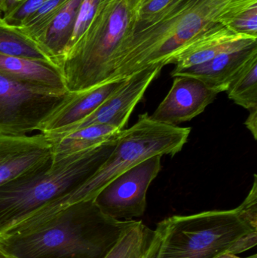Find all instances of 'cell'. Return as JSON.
<instances>
[{
    "label": "cell",
    "mask_w": 257,
    "mask_h": 258,
    "mask_svg": "<svg viewBox=\"0 0 257 258\" xmlns=\"http://www.w3.org/2000/svg\"><path fill=\"white\" fill-rule=\"evenodd\" d=\"M257 0H181L152 22L134 27L114 60L111 82L154 65L164 68L192 42L219 25L229 26Z\"/></svg>",
    "instance_id": "6da1fadb"
},
{
    "label": "cell",
    "mask_w": 257,
    "mask_h": 258,
    "mask_svg": "<svg viewBox=\"0 0 257 258\" xmlns=\"http://www.w3.org/2000/svg\"><path fill=\"white\" fill-rule=\"evenodd\" d=\"M162 67L146 68L125 79L122 85L110 95L102 104L81 122L54 133L64 134L92 125H110L123 130L139 101L146 89L158 77Z\"/></svg>",
    "instance_id": "9c48e42d"
},
{
    "label": "cell",
    "mask_w": 257,
    "mask_h": 258,
    "mask_svg": "<svg viewBox=\"0 0 257 258\" xmlns=\"http://www.w3.org/2000/svg\"><path fill=\"white\" fill-rule=\"evenodd\" d=\"M244 125L251 132L254 139L257 140V107L249 110L248 117L246 119Z\"/></svg>",
    "instance_id": "484cf974"
},
{
    "label": "cell",
    "mask_w": 257,
    "mask_h": 258,
    "mask_svg": "<svg viewBox=\"0 0 257 258\" xmlns=\"http://www.w3.org/2000/svg\"><path fill=\"white\" fill-rule=\"evenodd\" d=\"M120 129L110 125H92L64 134H44L51 146L53 160L98 147L115 138ZM43 134V133H42Z\"/></svg>",
    "instance_id": "e0dca14e"
},
{
    "label": "cell",
    "mask_w": 257,
    "mask_h": 258,
    "mask_svg": "<svg viewBox=\"0 0 257 258\" xmlns=\"http://www.w3.org/2000/svg\"><path fill=\"white\" fill-rule=\"evenodd\" d=\"M46 0H25L3 15L1 21L10 27L18 28L25 20L37 10Z\"/></svg>",
    "instance_id": "cb8c5ba5"
},
{
    "label": "cell",
    "mask_w": 257,
    "mask_h": 258,
    "mask_svg": "<svg viewBox=\"0 0 257 258\" xmlns=\"http://www.w3.org/2000/svg\"><path fill=\"white\" fill-rule=\"evenodd\" d=\"M3 12H2L1 9H0V20L2 19V18H3Z\"/></svg>",
    "instance_id": "f546056e"
},
{
    "label": "cell",
    "mask_w": 257,
    "mask_h": 258,
    "mask_svg": "<svg viewBox=\"0 0 257 258\" xmlns=\"http://www.w3.org/2000/svg\"><path fill=\"white\" fill-rule=\"evenodd\" d=\"M137 3L101 0L90 25L60 64L68 92H81L111 82L116 53L134 30Z\"/></svg>",
    "instance_id": "5b68a950"
},
{
    "label": "cell",
    "mask_w": 257,
    "mask_h": 258,
    "mask_svg": "<svg viewBox=\"0 0 257 258\" xmlns=\"http://www.w3.org/2000/svg\"><path fill=\"white\" fill-rule=\"evenodd\" d=\"M0 54L51 62L33 39L0 20Z\"/></svg>",
    "instance_id": "ac0fdd59"
},
{
    "label": "cell",
    "mask_w": 257,
    "mask_h": 258,
    "mask_svg": "<svg viewBox=\"0 0 257 258\" xmlns=\"http://www.w3.org/2000/svg\"><path fill=\"white\" fill-rule=\"evenodd\" d=\"M161 157L160 155L152 156L113 179L94 199L98 208L119 221L143 216L146 194L161 170Z\"/></svg>",
    "instance_id": "ba28073f"
},
{
    "label": "cell",
    "mask_w": 257,
    "mask_h": 258,
    "mask_svg": "<svg viewBox=\"0 0 257 258\" xmlns=\"http://www.w3.org/2000/svg\"><path fill=\"white\" fill-rule=\"evenodd\" d=\"M101 0H82L75 19L67 51L82 36L93 20ZM67 53V52H66Z\"/></svg>",
    "instance_id": "603a6c76"
},
{
    "label": "cell",
    "mask_w": 257,
    "mask_h": 258,
    "mask_svg": "<svg viewBox=\"0 0 257 258\" xmlns=\"http://www.w3.org/2000/svg\"><path fill=\"white\" fill-rule=\"evenodd\" d=\"M174 78L168 93L149 116L155 122L177 125L192 120L203 113L218 95L194 77L178 76Z\"/></svg>",
    "instance_id": "30bf717a"
},
{
    "label": "cell",
    "mask_w": 257,
    "mask_h": 258,
    "mask_svg": "<svg viewBox=\"0 0 257 258\" xmlns=\"http://www.w3.org/2000/svg\"><path fill=\"white\" fill-rule=\"evenodd\" d=\"M256 244L257 226L237 207L165 218L151 230L138 258H214Z\"/></svg>",
    "instance_id": "3957f363"
},
{
    "label": "cell",
    "mask_w": 257,
    "mask_h": 258,
    "mask_svg": "<svg viewBox=\"0 0 257 258\" xmlns=\"http://www.w3.org/2000/svg\"><path fill=\"white\" fill-rule=\"evenodd\" d=\"M181 1V0H140L135 6L134 27L152 22L175 7Z\"/></svg>",
    "instance_id": "7402d4cb"
},
{
    "label": "cell",
    "mask_w": 257,
    "mask_h": 258,
    "mask_svg": "<svg viewBox=\"0 0 257 258\" xmlns=\"http://www.w3.org/2000/svg\"><path fill=\"white\" fill-rule=\"evenodd\" d=\"M46 135H0V186L52 159Z\"/></svg>",
    "instance_id": "8fae6325"
},
{
    "label": "cell",
    "mask_w": 257,
    "mask_h": 258,
    "mask_svg": "<svg viewBox=\"0 0 257 258\" xmlns=\"http://www.w3.org/2000/svg\"><path fill=\"white\" fill-rule=\"evenodd\" d=\"M229 27L236 33L257 37V4L240 14L231 23Z\"/></svg>",
    "instance_id": "d4e9b609"
},
{
    "label": "cell",
    "mask_w": 257,
    "mask_h": 258,
    "mask_svg": "<svg viewBox=\"0 0 257 258\" xmlns=\"http://www.w3.org/2000/svg\"><path fill=\"white\" fill-rule=\"evenodd\" d=\"M67 1L68 0H46L42 6L25 20L21 27L16 29L32 39H34L46 28L57 12Z\"/></svg>",
    "instance_id": "44dd1931"
},
{
    "label": "cell",
    "mask_w": 257,
    "mask_h": 258,
    "mask_svg": "<svg viewBox=\"0 0 257 258\" xmlns=\"http://www.w3.org/2000/svg\"><path fill=\"white\" fill-rule=\"evenodd\" d=\"M255 56H257V44L244 49L224 53L196 66L173 70L170 76L194 77L217 93H221L226 92L240 71Z\"/></svg>",
    "instance_id": "5bb4252c"
},
{
    "label": "cell",
    "mask_w": 257,
    "mask_h": 258,
    "mask_svg": "<svg viewBox=\"0 0 257 258\" xmlns=\"http://www.w3.org/2000/svg\"><path fill=\"white\" fill-rule=\"evenodd\" d=\"M0 74L58 92L67 91L60 68L46 60L0 54Z\"/></svg>",
    "instance_id": "9a60e30c"
},
{
    "label": "cell",
    "mask_w": 257,
    "mask_h": 258,
    "mask_svg": "<svg viewBox=\"0 0 257 258\" xmlns=\"http://www.w3.org/2000/svg\"><path fill=\"white\" fill-rule=\"evenodd\" d=\"M81 1L68 0L46 28L33 39L50 60L59 68L67 52Z\"/></svg>",
    "instance_id": "2e32d148"
},
{
    "label": "cell",
    "mask_w": 257,
    "mask_h": 258,
    "mask_svg": "<svg viewBox=\"0 0 257 258\" xmlns=\"http://www.w3.org/2000/svg\"><path fill=\"white\" fill-rule=\"evenodd\" d=\"M124 81L108 82L87 90L71 92L68 99L38 131L43 134L54 133L81 122L95 112Z\"/></svg>",
    "instance_id": "4fadbf2b"
},
{
    "label": "cell",
    "mask_w": 257,
    "mask_h": 258,
    "mask_svg": "<svg viewBox=\"0 0 257 258\" xmlns=\"http://www.w3.org/2000/svg\"><path fill=\"white\" fill-rule=\"evenodd\" d=\"M0 258H15L12 256L9 255L7 253L5 252L3 250L0 249Z\"/></svg>",
    "instance_id": "f1b7e54d"
},
{
    "label": "cell",
    "mask_w": 257,
    "mask_h": 258,
    "mask_svg": "<svg viewBox=\"0 0 257 258\" xmlns=\"http://www.w3.org/2000/svg\"><path fill=\"white\" fill-rule=\"evenodd\" d=\"M150 230L142 221H136L123 233L105 258H138L144 248Z\"/></svg>",
    "instance_id": "ffe728a7"
},
{
    "label": "cell",
    "mask_w": 257,
    "mask_h": 258,
    "mask_svg": "<svg viewBox=\"0 0 257 258\" xmlns=\"http://www.w3.org/2000/svg\"><path fill=\"white\" fill-rule=\"evenodd\" d=\"M257 37L238 33L229 26L219 25L186 47L170 62L174 70L185 69L205 63L229 51L256 45Z\"/></svg>",
    "instance_id": "7c38bea8"
},
{
    "label": "cell",
    "mask_w": 257,
    "mask_h": 258,
    "mask_svg": "<svg viewBox=\"0 0 257 258\" xmlns=\"http://www.w3.org/2000/svg\"><path fill=\"white\" fill-rule=\"evenodd\" d=\"M190 133V127L159 123L146 113L139 115L131 128L121 131L114 148L95 174L75 190L38 211L30 219L39 222L69 205L94 200L115 177L152 156H175L187 144Z\"/></svg>",
    "instance_id": "8992f818"
},
{
    "label": "cell",
    "mask_w": 257,
    "mask_h": 258,
    "mask_svg": "<svg viewBox=\"0 0 257 258\" xmlns=\"http://www.w3.org/2000/svg\"><path fill=\"white\" fill-rule=\"evenodd\" d=\"M214 258H241L236 256V254H232V253L224 252L222 254H219L217 257ZM245 258H257L256 254H253V255L249 256V257Z\"/></svg>",
    "instance_id": "83f0119b"
},
{
    "label": "cell",
    "mask_w": 257,
    "mask_h": 258,
    "mask_svg": "<svg viewBox=\"0 0 257 258\" xmlns=\"http://www.w3.org/2000/svg\"><path fill=\"white\" fill-rule=\"evenodd\" d=\"M226 92L229 99L248 111L257 107V56L240 71Z\"/></svg>",
    "instance_id": "d6986e66"
},
{
    "label": "cell",
    "mask_w": 257,
    "mask_h": 258,
    "mask_svg": "<svg viewBox=\"0 0 257 258\" xmlns=\"http://www.w3.org/2000/svg\"><path fill=\"white\" fill-rule=\"evenodd\" d=\"M118 135L98 147L52 159L0 186V235L87 181L110 156Z\"/></svg>",
    "instance_id": "277c9868"
},
{
    "label": "cell",
    "mask_w": 257,
    "mask_h": 258,
    "mask_svg": "<svg viewBox=\"0 0 257 258\" xmlns=\"http://www.w3.org/2000/svg\"><path fill=\"white\" fill-rule=\"evenodd\" d=\"M136 221L110 218L94 200H84L25 230L0 235V249L15 258H105Z\"/></svg>",
    "instance_id": "7a4b0ae2"
},
{
    "label": "cell",
    "mask_w": 257,
    "mask_h": 258,
    "mask_svg": "<svg viewBox=\"0 0 257 258\" xmlns=\"http://www.w3.org/2000/svg\"><path fill=\"white\" fill-rule=\"evenodd\" d=\"M24 1L25 0H0V9L4 15L5 13L12 10L15 6H18Z\"/></svg>",
    "instance_id": "4316f807"
},
{
    "label": "cell",
    "mask_w": 257,
    "mask_h": 258,
    "mask_svg": "<svg viewBox=\"0 0 257 258\" xmlns=\"http://www.w3.org/2000/svg\"><path fill=\"white\" fill-rule=\"evenodd\" d=\"M137 1H140V0H137Z\"/></svg>",
    "instance_id": "4dcf8cb0"
},
{
    "label": "cell",
    "mask_w": 257,
    "mask_h": 258,
    "mask_svg": "<svg viewBox=\"0 0 257 258\" xmlns=\"http://www.w3.org/2000/svg\"><path fill=\"white\" fill-rule=\"evenodd\" d=\"M70 94L0 74V135H26L39 130Z\"/></svg>",
    "instance_id": "52a82bcc"
}]
</instances>
